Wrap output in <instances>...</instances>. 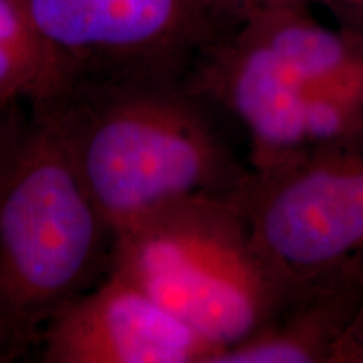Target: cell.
Here are the masks:
<instances>
[{"mask_svg":"<svg viewBox=\"0 0 363 363\" xmlns=\"http://www.w3.org/2000/svg\"><path fill=\"white\" fill-rule=\"evenodd\" d=\"M48 103L111 235L172 203L234 192L251 172L187 76L84 81Z\"/></svg>","mask_w":363,"mask_h":363,"instance_id":"1","label":"cell"},{"mask_svg":"<svg viewBox=\"0 0 363 363\" xmlns=\"http://www.w3.org/2000/svg\"><path fill=\"white\" fill-rule=\"evenodd\" d=\"M113 235L48 101L0 108V363L110 269Z\"/></svg>","mask_w":363,"mask_h":363,"instance_id":"2","label":"cell"},{"mask_svg":"<svg viewBox=\"0 0 363 363\" xmlns=\"http://www.w3.org/2000/svg\"><path fill=\"white\" fill-rule=\"evenodd\" d=\"M108 271L147 291L217 353L286 306L233 192L172 203L115 234Z\"/></svg>","mask_w":363,"mask_h":363,"instance_id":"3","label":"cell"},{"mask_svg":"<svg viewBox=\"0 0 363 363\" xmlns=\"http://www.w3.org/2000/svg\"><path fill=\"white\" fill-rule=\"evenodd\" d=\"M233 197L286 306L363 266V133L251 169Z\"/></svg>","mask_w":363,"mask_h":363,"instance_id":"4","label":"cell"},{"mask_svg":"<svg viewBox=\"0 0 363 363\" xmlns=\"http://www.w3.org/2000/svg\"><path fill=\"white\" fill-rule=\"evenodd\" d=\"M71 86L123 76H187L224 30L201 0H21Z\"/></svg>","mask_w":363,"mask_h":363,"instance_id":"5","label":"cell"},{"mask_svg":"<svg viewBox=\"0 0 363 363\" xmlns=\"http://www.w3.org/2000/svg\"><path fill=\"white\" fill-rule=\"evenodd\" d=\"M35 353L44 363H211L217 350L147 291L108 271L49 321Z\"/></svg>","mask_w":363,"mask_h":363,"instance_id":"6","label":"cell"},{"mask_svg":"<svg viewBox=\"0 0 363 363\" xmlns=\"http://www.w3.org/2000/svg\"><path fill=\"white\" fill-rule=\"evenodd\" d=\"M363 305V266L293 299L269 325L211 363H331Z\"/></svg>","mask_w":363,"mask_h":363,"instance_id":"7","label":"cell"},{"mask_svg":"<svg viewBox=\"0 0 363 363\" xmlns=\"http://www.w3.org/2000/svg\"><path fill=\"white\" fill-rule=\"evenodd\" d=\"M67 86L40 59L0 39V108L21 101H49Z\"/></svg>","mask_w":363,"mask_h":363,"instance_id":"8","label":"cell"},{"mask_svg":"<svg viewBox=\"0 0 363 363\" xmlns=\"http://www.w3.org/2000/svg\"><path fill=\"white\" fill-rule=\"evenodd\" d=\"M0 39L7 40V43L17 45V48L24 49V51L40 59L44 65H48L54 72H57L69 88V81L59 67L56 59L44 48V44L40 43L33 27H30L21 0H0Z\"/></svg>","mask_w":363,"mask_h":363,"instance_id":"9","label":"cell"},{"mask_svg":"<svg viewBox=\"0 0 363 363\" xmlns=\"http://www.w3.org/2000/svg\"><path fill=\"white\" fill-rule=\"evenodd\" d=\"M201 4L224 34L259 13L313 6L311 0H201Z\"/></svg>","mask_w":363,"mask_h":363,"instance_id":"10","label":"cell"},{"mask_svg":"<svg viewBox=\"0 0 363 363\" xmlns=\"http://www.w3.org/2000/svg\"><path fill=\"white\" fill-rule=\"evenodd\" d=\"M333 17L335 26L363 34V0H311Z\"/></svg>","mask_w":363,"mask_h":363,"instance_id":"11","label":"cell"},{"mask_svg":"<svg viewBox=\"0 0 363 363\" xmlns=\"http://www.w3.org/2000/svg\"><path fill=\"white\" fill-rule=\"evenodd\" d=\"M331 363H363V305L338 343Z\"/></svg>","mask_w":363,"mask_h":363,"instance_id":"12","label":"cell"}]
</instances>
